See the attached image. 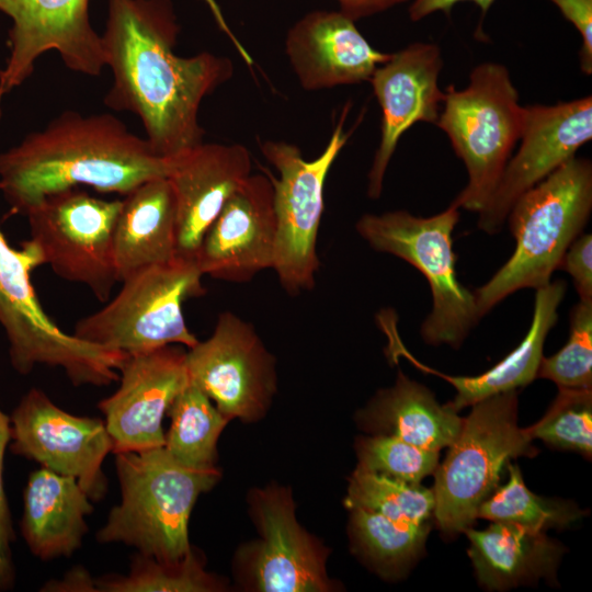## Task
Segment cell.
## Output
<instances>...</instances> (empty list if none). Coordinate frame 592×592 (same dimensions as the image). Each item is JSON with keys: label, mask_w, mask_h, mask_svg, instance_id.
Listing matches in <instances>:
<instances>
[{"label": "cell", "mask_w": 592, "mask_h": 592, "mask_svg": "<svg viewBox=\"0 0 592 592\" xmlns=\"http://www.w3.org/2000/svg\"><path fill=\"white\" fill-rule=\"evenodd\" d=\"M179 32L171 0H107L101 41L113 84L104 103L137 115L153 152L167 159L203 143L201 103L234 73L227 57L178 56Z\"/></svg>", "instance_id": "1"}, {"label": "cell", "mask_w": 592, "mask_h": 592, "mask_svg": "<svg viewBox=\"0 0 592 592\" xmlns=\"http://www.w3.org/2000/svg\"><path fill=\"white\" fill-rule=\"evenodd\" d=\"M173 164L112 114L65 111L0 152V191L9 215L25 216L48 195L81 185L125 196L148 180L168 178Z\"/></svg>", "instance_id": "2"}, {"label": "cell", "mask_w": 592, "mask_h": 592, "mask_svg": "<svg viewBox=\"0 0 592 592\" xmlns=\"http://www.w3.org/2000/svg\"><path fill=\"white\" fill-rule=\"evenodd\" d=\"M115 455L121 502L96 532V540L124 544L162 561L183 558L191 549L193 506L217 483L219 469L186 466L163 446Z\"/></svg>", "instance_id": "3"}, {"label": "cell", "mask_w": 592, "mask_h": 592, "mask_svg": "<svg viewBox=\"0 0 592 592\" xmlns=\"http://www.w3.org/2000/svg\"><path fill=\"white\" fill-rule=\"evenodd\" d=\"M591 210L592 163L585 158L574 156L522 194L505 220L515 249L496 274L474 291L479 316L520 289L549 284Z\"/></svg>", "instance_id": "4"}, {"label": "cell", "mask_w": 592, "mask_h": 592, "mask_svg": "<svg viewBox=\"0 0 592 592\" xmlns=\"http://www.w3.org/2000/svg\"><path fill=\"white\" fill-rule=\"evenodd\" d=\"M4 93L0 90L1 101ZM44 264L29 239L14 249L0 230V325L9 341L13 368L27 375L36 365L61 368L73 386H109L117 382L127 354L62 331L44 311L31 274Z\"/></svg>", "instance_id": "5"}, {"label": "cell", "mask_w": 592, "mask_h": 592, "mask_svg": "<svg viewBox=\"0 0 592 592\" xmlns=\"http://www.w3.org/2000/svg\"><path fill=\"white\" fill-rule=\"evenodd\" d=\"M524 117L525 106L501 64L482 62L470 72L466 88L446 89L435 125L447 135L468 173L454 206L476 213L486 206L520 140Z\"/></svg>", "instance_id": "6"}, {"label": "cell", "mask_w": 592, "mask_h": 592, "mask_svg": "<svg viewBox=\"0 0 592 592\" xmlns=\"http://www.w3.org/2000/svg\"><path fill=\"white\" fill-rule=\"evenodd\" d=\"M434 474L433 516L448 534L463 532L478 519L481 503L499 487L510 459L537 451L525 429L517 426L516 390L473 405L455 441Z\"/></svg>", "instance_id": "7"}, {"label": "cell", "mask_w": 592, "mask_h": 592, "mask_svg": "<svg viewBox=\"0 0 592 592\" xmlns=\"http://www.w3.org/2000/svg\"><path fill=\"white\" fill-rule=\"evenodd\" d=\"M459 208L419 217L406 210L364 214L355 224L357 234L376 251L392 254L414 266L428 281L432 309L420 333L432 345L457 349L481 319L474 292L458 281L453 231Z\"/></svg>", "instance_id": "8"}, {"label": "cell", "mask_w": 592, "mask_h": 592, "mask_svg": "<svg viewBox=\"0 0 592 592\" xmlns=\"http://www.w3.org/2000/svg\"><path fill=\"white\" fill-rule=\"evenodd\" d=\"M196 260L174 259L147 266L122 281L117 295L103 308L80 319L73 335L126 354L198 340L190 331L183 304L205 293Z\"/></svg>", "instance_id": "9"}, {"label": "cell", "mask_w": 592, "mask_h": 592, "mask_svg": "<svg viewBox=\"0 0 592 592\" xmlns=\"http://www.w3.org/2000/svg\"><path fill=\"white\" fill-rule=\"evenodd\" d=\"M349 109H343L323 151L306 160L296 145L265 140L260 150L278 177L267 173L274 190L276 243L273 270L289 295L310 291L316 285L320 261L317 238L325 210V183L328 173L351 132H344Z\"/></svg>", "instance_id": "10"}, {"label": "cell", "mask_w": 592, "mask_h": 592, "mask_svg": "<svg viewBox=\"0 0 592 592\" xmlns=\"http://www.w3.org/2000/svg\"><path fill=\"white\" fill-rule=\"evenodd\" d=\"M121 206L122 200L72 187L48 195L25 215L44 264L62 280L86 285L101 303L118 282L113 242Z\"/></svg>", "instance_id": "11"}, {"label": "cell", "mask_w": 592, "mask_h": 592, "mask_svg": "<svg viewBox=\"0 0 592 592\" xmlns=\"http://www.w3.org/2000/svg\"><path fill=\"white\" fill-rule=\"evenodd\" d=\"M190 380L228 419L257 421L276 391L275 361L254 327L223 311L213 333L186 351Z\"/></svg>", "instance_id": "12"}, {"label": "cell", "mask_w": 592, "mask_h": 592, "mask_svg": "<svg viewBox=\"0 0 592 592\" xmlns=\"http://www.w3.org/2000/svg\"><path fill=\"white\" fill-rule=\"evenodd\" d=\"M10 435L14 455L76 478L92 502L105 497L102 465L113 442L104 420L71 414L43 390L32 388L10 415Z\"/></svg>", "instance_id": "13"}, {"label": "cell", "mask_w": 592, "mask_h": 592, "mask_svg": "<svg viewBox=\"0 0 592 592\" xmlns=\"http://www.w3.org/2000/svg\"><path fill=\"white\" fill-rule=\"evenodd\" d=\"M90 0H0V12L12 21L10 55L0 70V89L9 93L34 71L38 57L59 54L72 71L96 77L105 64L101 35L89 18Z\"/></svg>", "instance_id": "14"}, {"label": "cell", "mask_w": 592, "mask_h": 592, "mask_svg": "<svg viewBox=\"0 0 592 592\" xmlns=\"http://www.w3.org/2000/svg\"><path fill=\"white\" fill-rule=\"evenodd\" d=\"M592 138L591 95L555 105L525 106L520 147L510 157L496 190L478 213V228L499 232L515 201Z\"/></svg>", "instance_id": "15"}, {"label": "cell", "mask_w": 592, "mask_h": 592, "mask_svg": "<svg viewBox=\"0 0 592 592\" xmlns=\"http://www.w3.org/2000/svg\"><path fill=\"white\" fill-rule=\"evenodd\" d=\"M260 539L241 553L248 583L262 592H325L328 550L297 522L289 491L269 487L252 493Z\"/></svg>", "instance_id": "16"}, {"label": "cell", "mask_w": 592, "mask_h": 592, "mask_svg": "<svg viewBox=\"0 0 592 592\" xmlns=\"http://www.w3.org/2000/svg\"><path fill=\"white\" fill-rule=\"evenodd\" d=\"M118 388L98 407L113 442V454L164 446L162 421L189 384L186 351L171 344L128 354Z\"/></svg>", "instance_id": "17"}, {"label": "cell", "mask_w": 592, "mask_h": 592, "mask_svg": "<svg viewBox=\"0 0 592 592\" xmlns=\"http://www.w3.org/2000/svg\"><path fill=\"white\" fill-rule=\"evenodd\" d=\"M441 49L432 43L408 45L380 64L372 75L382 109L380 140L367 175V195L378 200L384 178L401 136L415 123L435 124L444 92L439 87Z\"/></svg>", "instance_id": "18"}, {"label": "cell", "mask_w": 592, "mask_h": 592, "mask_svg": "<svg viewBox=\"0 0 592 592\" xmlns=\"http://www.w3.org/2000/svg\"><path fill=\"white\" fill-rule=\"evenodd\" d=\"M275 243L272 181L267 173H251L207 229L196 263L203 275L246 283L273 267Z\"/></svg>", "instance_id": "19"}, {"label": "cell", "mask_w": 592, "mask_h": 592, "mask_svg": "<svg viewBox=\"0 0 592 592\" xmlns=\"http://www.w3.org/2000/svg\"><path fill=\"white\" fill-rule=\"evenodd\" d=\"M240 144H204L174 158L168 177L177 203V255L196 260L202 240L225 204L251 174Z\"/></svg>", "instance_id": "20"}, {"label": "cell", "mask_w": 592, "mask_h": 592, "mask_svg": "<svg viewBox=\"0 0 592 592\" xmlns=\"http://www.w3.org/2000/svg\"><path fill=\"white\" fill-rule=\"evenodd\" d=\"M285 52L307 91L369 81L390 56L372 47L354 20L327 10L311 11L294 23L286 34Z\"/></svg>", "instance_id": "21"}, {"label": "cell", "mask_w": 592, "mask_h": 592, "mask_svg": "<svg viewBox=\"0 0 592 592\" xmlns=\"http://www.w3.org/2000/svg\"><path fill=\"white\" fill-rule=\"evenodd\" d=\"M93 504L78 480L45 467L32 471L23 492L21 534L43 561L70 557L88 532Z\"/></svg>", "instance_id": "22"}, {"label": "cell", "mask_w": 592, "mask_h": 592, "mask_svg": "<svg viewBox=\"0 0 592 592\" xmlns=\"http://www.w3.org/2000/svg\"><path fill=\"white\" fill-rule=\"evenodd\" d=\"M113 247L118 282L177 257V203L169 178L148 180L124 196Z\"/></svg>", "instance_id": "23"}, {"label": "cell", "mask_w": 592, "mask_h": 592, "mask_svg": "<svg viewBox=\"0 0 592 592\" xmlns=\"http://www.w3.org/2000/svg\"><path fill=\"white\" fill-rule=\"evenodd\" d=\"M481 585L502 591L539 578L555 579L563 547L545 532L492 522L486 530L463 531Z\"/></svg>", "instance_id": "24"}, {"label": "cell", "mask_w": 592, "mask_h": 592, "mask_svg": "<svg viewBox=\"0 0 592 592\" xmlns=\"http://www.w3.org/2000/svg\"><path fill=\"white\" fill-rule=\"evenodd\" d=\"M366 431L398 437L415 446L437 451L457 437L463 418L440 405L425 386L398 372L394 386L379 390L358 413Z\"/></svg>", "instance_id": "25"}, {"label": "cell", "mask_w": 592, "mask_h": 592, "mask_svg": "<svg viewBox=\"0 0 592 592\" xmlns=\"http://www.w3.org/2000/svg\"><path fill=\"white\" fill-rule=\"evenodd\" d=\"M566 288L563 281H556L536 289L533 318L526 335L490 369L477 376L441 375L456 389L454 399L446 405L458 412L481 399L532 383L537 377L544 343L557 322L558 307Z\"/></svg>", "instance_id": "26"}, {"label": "cell", "mask_w": 592, "mask_h": 592, "mask_svg": "<svg viewBox=\"0 0 592 592\" xmlns=\"http://www.w3.org/2000/svg\"><path fill=\"white\" fill-rule=\"evenodd\" d=\"M171 419L164 448L180 463L193 468L215 466L217 442L228 419L193 382L170 406Z\"/></svg>", "instance_id": "27"}, {"label": "cell", "mask_w": 592, "mask_h": 592, "mask_svg": "<svg viewBox=\"0 0 592 592\" xmlns=\"http://www.w3.org/2000/svg\"><path fill=\"white\" fill-rule=\"evenodd\" d=\"M350 510L353 543L383 576L400 573L423 549L430 531L428 522H399L362 508Z\"/></svg>", "instance_id": "28"}, {"label": "cell", "mask_w": 592, "mask_h": 592, "mask_svg": "<svg viewBox=\"0 0 592 592\" xmlns=\"http://www.w3.org/2000/svg\"><path fill=\"white\" fill-rule=\"evenodd\" d=\"M94 581L98 592H213L223 588L192 547L177 561L137 553L127 574H105Z\"/></svg>", "instance_id": "29"}, {"label": "cell", "mask_w": 592, "mask_h": 592, "mask_svg": "<svg viewBox=\"0 0 592 592\" xmlns=\"http://www.w3.org/2000/svg\"><path fill=\"white\" fill-rule=\"evenodd\" d=\"M509 479L485 500L478 517L492 522L515 524L525 528L545 532L563 528L581 519L587 512L569 501L547 499L533 493L524 483L515 464H506Z\"/></svg>", "instance_id": "30"}, {"label": "cell", "mask_w": 592, "mask_h": 592, "mask_svg": "<svg viewBox=\"0 0 592 592\" xmlns=\"http://www.w3.org/2000/svg\"><path fill=\"white\" fill-rule=\"evenodd\" d=\"M348 509L362 508L407 523H426L433 515V490L356 466L344 501Z\"/></svg>", "instance_id": "31"}, {"label": "cell", "mask_w": 592, "mask_h": 592, "mask_svg": "<svg viewBox=\"0 0 592 592\" xmlns=\"http://www.w3.org/2000/svg\"><path fill=\"white\" fill-rule=\"evenodd\" d=\"M527 435L566 451L592 455V388H563Z\"/></svg>", "instance_id": "32"}, {"label": "cell", "mask_w": 592, "mask_h": 592, "mask_svg": "<svg viewBox=\"0 0 592 592\" xmlns=\"http://www.w3.org/2000/svg\"><path fill=\"white\" fill-rule=\"evenodd\" d=\"M355 448L358 467L412 485L420 483L439 465L440 452L415 446L391 435L358 437Z\"/></svg>", "instance_id": "33"}, {"label": "cell", "mask_w": 592, "mask_h": 592, "mask_svg": "<svg viewBox=\"0 0 592 592\" xmlns=\"http://www.w3.org/2000/svg\"><path fill=\"white\" fill-rule=\"evenodd\" d=\"M537 377L563 388H592V301L579 300L570 311L567 343L540 361Z\"/></svg>", "instance_id": "34"}, {"label": "cell", "mask_w": 592, "mask_h": 592, "mask_svg": "<svg viewBox=\"0 0 592 592\" xmlns=\"http://www.w3.org/2000/svg\"><path fill=\"white\" fill-rule=\"evenodd\" d=\"M10 441V417L0 409V592L13 589L15 583L11 548V544L15 540V533L3 479L4 452Z\"/></svg>", "instance_id": "35"}, {"label": "cell", "mask_w": 592, "mask_h": 592, "mask_svg": "<svg viewBox=\"0 0 592 592\" xmlns=\"http://www.w3.org/2000/svg\"><path fill=\"white\" fill-rule=\"evenodd\" d=\"M558 269L573 278L582 301H592V236H579L565 252Z\"/></svg>", "instance_id": "36"}, {"label": "cell", "mask_w": 592, "mask_h": 592, "mask_svg": "<svg viewBox=\"0 0 592 592\" xmlns=\"http://www.w3.org/2000/svg\"><path fill=\"white\" fill-rule=\"evenodd\" d=\"M550 1L581 34L580 67L585 75L590 76L592 73V0Z\"/></svg>", "instance_id": "37"}, {"label": "cell", "mask_w": 592, "mask_h": 592, "mask_svg": "<svg viewBox=\"0 0 592 592\" xmlns=\"http://www.w3.org/2000/svg\"><path fill=\"white\" fill-rule=\"evenodd\" d=\"M460 1L476 3L482 14H486L494 2V0H413L408 10L409 16L413 22H417L437 11L448 14L452 8Z\"/></svg>", "instance_id": "38"}, {"label": "cell", "mask_w": 592, "mask_h": 592, "mask_svg": "<svg viewBox=\"0 0 592 592\" xmlns=\"http://www.w3.org/2000/svg\"><path fill=\"white\" fill-rule=\"evenodd\" d=\"M41 591L98 592L94 579L83 568H75L60 580H50Z\"/></svg>", "instance_id": "39"}, {"label": "cell", "mask_w": 592, "mask_h": 592, "mask_svg": "<svg viewBox=\"0 0 592 592\" xmlns=\"http://www.w3.org/2000/svg\"><path fill=\"white\" fill-rule=\"evenodd\" d=\"M340 11L356 21L384 12L408 0H337Z\"/></svg>", "instance_id": "40"}, {"label": "cell", "mask_w": 592, "mask_h": 592, "mask_svg": "<svg viewBox=\"0 0 592 592\" xmlns=\"http://www.w3.org/2000/svg\"><path fill=\"white\" fill-rule=\"evenodd\" d=\"M207 7L209 8L217 25L219 29L230 38L232 44H237L238 39H236L235 34L231 32L230 27L228 26L221 10L218 7V3L215 0H203Z\"/></svg>", "instance_id": "41"}]
</instances>
